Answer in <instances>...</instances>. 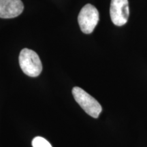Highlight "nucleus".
Returning a JSON list of instances; mask_svg holds the SVG:
<instances>
[{"instance_id": "nucleus-1", "label": "nucleus", "mask_w": 147, "mask_h": 147, "mask_svg": "<svg viewBox=\"0 0 147 147\" xmlns=\"http://www.w3.org/2000/svg\"><path fill=\"white\" fill-rule=\"evenodd\" d=\"M19 65L28 76L37 77L42 71V64L38 55L29 49H23L19 55Z\"/></svg>"}, {"instance_id": "nucleus-2", "label": "nucleus", "mask_w": 147, "mask_h": 147, "mask_svg": "<svg viewBox=\"0 0 147 147\" xmlns=\"http://www.w3.org/2000/svg\"><path fill=\"white\" fill-rule=\"evenodd\" d=\"M72 95L76 102L86 113L95 119L98 118L102 111V108L94 97L78 87L73 88Z\"/></svg>"}, {"instance_id": "nucleus-3", "label": "nucleus", "mask_w": 147, "mask_h": 147, "mask_svg": "<svg viewBox=\"0 0 147 147\" xmlns=\"http://www.w3.org/2000/svg\"><path fill=\"white\" fill-rule=\"evenodd\" d=\"M78 21L80 28L84 34H91L98 23V10L93 5L87 3L80 10Z\"/></svg>"}, {"instance_id": "nucleus-4", "label": "nucleus", "mask_w": 147, "mask_h": 147, "mask_svg": "<svg viewBox=\"0 0 147 147\" xmlns=\"http://www.w3.org/2000/svg\"><path fill=\"white\" fill-rule=\"evenodd\" d=\"M110 14L112 21L117 26H123L129 16L128 0H111Z\"/></svg>"}, {"instance_id": "nucleus-5", "label": "nucleus", "mask_w": 147, "mask_h": 147, "mask_svg": "<svg viewBox=\"0 0 147 147\" xmlns=\"http://www.w3.org/2000/svg\"><path fill=\"white\" fill-rule=\"evenodd\" d=\"M23 10L24 5L21 0H0V18L16 17Z\"/></svg>"}, {"instance_id": "nucleus-6", "label": "nucleus", "mask_w": 147, "mask_h": 147, "mask_svg": "<svg viewBox=\"0 0 147 147\" xmlns=\"http://www.w3.org/2000/svg\"><path fill=\"white\" fill-rule=\"evenodd\" d=\"M33 147H53L49 142L44 138L38 136L32 140Z\"/></svg>"}]
</instances>
